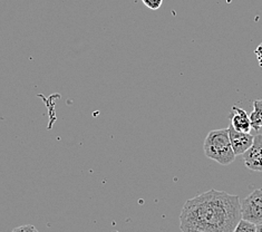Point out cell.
Segmentation results:
<instances>
[{
	"instance_id": "1",
	"label": "cell",
	"mask_w": 262,
	"mask_h": 232,
	"mask_svg": "<svg viewBox=\"0 0 262 232\" xmlns=\"http://www.w3.org/2000/svg\"><path fill=\"white\" fill-rule=\"evenodd\" d=\"M242 219L238 196L211 189L186 200L180 215L182 232H233Z\"/></svg>"
},
{
	"instance_id": "2",
	"label": "cell",
	"mask_w": 262,
	"mask_h": 232,
	"mask_svg": "<svg viewBox=\"0 0 262 232\" xmlns=\"http://www.w3.org/2000/svg\"><path fill=\"white\" fill-rule=\"evenodd\" d=\"M204 154L221 165H229L235 160V154L231 145L229 130L221 129L209 132L203 144Z\"/></svg>"
},
{
	"instance_id": "3",
	"label": "cell",
	"mask_w": 262,
	"mask_h": 232,
	"mask_svg": "<svg viewBox=\"0 0 262 232\" xmlns=\"http://www.w3.org/2000/svg\"><path fill=\"white\" fill-rule=\"evenodd\" d=\"M241 216L255 225L262 223V187L253 190L241 202Z\"/></svg>"
},
{
	"instance_id": "4",
	"label": "cell",
	"mask_w": 262,
	"mask_h": 232,
	"mask_svg": "<svg viewBox=\"0 0 262 232\" xmlns=\"http://www.w3.org/2000/svg\"><path fill=\"white\" fill-rule=\"evenodd\" d=\"M243 161L248 168L255 172H262V135L254 136L251 147L243 154Z\"/></svg>"
},
{
	"instance_id": "5",
	"label": "cell",
	"mask_w": 262,
	"mask_h": 232,
	"mask_svg": "<svg viewBox=\"0 0 262 232\" xmlns=\"http://www.w3.org/2000/svg\"><path fill=\"white\" fill-rule=\"evenodd\" d=\"M229 130V137L231 145H232L233 152L235 155H243L251 147L254 136L250 133H243V132L235 131L230 125Z\"/></svg>"
},
{
	"instance_id": "6",
	"label": "cell",
	"mask_w": 262,
	"mask_h": 232,
	"mask_svg": "<svg viewBox=\"0 0 262 232\" xmlns=\"http://www.w3.org/2000/svg\"><path fill=\"white\" fill-rule=\"evenodd\" d=\"M231 126L235 131L243 132V133H250L252 130L250 115L248 113L239 108V106H233L232 108V114H231Z\"/></svg>"
},
{
	"instance_id": "7",
	"label": "cell",
	"mask_w": 262,
	"mask_h": 232,
	"mask_svg": "<svg viewBox=\"0 0 262 232\" xmlns=\"http://www.w3.org/2000/svg\"><path fill=\"white\" fill-rule=\"evenodd\" d=\"M251 126L259 131L262 128V99H255L253 102V110L250 114Z\"/></svg>"
},
{
	"instance_id": "8",
	"label": "cell",
	"mask_w": 262,
	"mask_h": 232,
	"mask_svg": "<svg viewBox=\"0 0 262 232\" xmlns=\"http://www.w3.org/2000/svg\"><path fill=\"white\" fill-rule=\"evenodd\" d=\"M233 232H257V225L241 219Z\"/></svg>"
},
{
	"instance_id": "9",
	"label": "cell",
	"mask_w": 262,
	"mask_h": 232,
	"mask_svg": "<svg viewBox=\"0 0 262 232\" xmlns=\"http://www.w3.org/2000/svg\"><path fill=\"white\" fill-rule=\"evenodd\" d=\"M142 3L144 4L148 9L158 10L159 8H161L162 4H163V0H142Z\"/></svg>"
},
{
	"instance_id": "10",
	"label": "cell",
	"mask_w": 262,
	"mask_h": 232,
	"mask_svg": "<svg viewBox=\"0 0 262 232\" xmlns=\"http://www.w3.org/2000/svg\"><path fill=\"white\" fill-rule=\"evenodd\" d=\"M11 232H39V231L32 224H25V225H20V227L15 228Z\"/></svg>"
},
{
	"instance_id": "11",
	"label": "cell",
	"mask_w": 262,
	"mask_h": 232,
	"mask_svg": "<svg viewBox=\"0 0 262 232\" xmlns=\"http://www.w3.org/2000/svg\"><path fill=\"white\" fill-rule=\"evenodd\" d=\"M254 54H255V57H257V59H258L259 66L262 68V43L260 44V45L257 48H255Z\"/></svg>"
},
{
	"instance_id": "12",
	"label": "cell",
	"mask_w": 262,
	"mask_h": 232,
	"mask_svg": "<svg viewBox=\"0 0 262 232\" xmlns=\"http://www.w3.org/2000/svg\"><path fill=\"white\" fill-rule=\"evenodd\" d=\"M257 232H262V223L257 224Z\"/></svg>"
},
{
	"instance_id": "13",
	"label": "cell",
	"mask_w": 262,
	"mask_h": 232,
	"mask_svg": "<svg viewBox=\"0 0 262 232\" xmlns=\"http://www.w3.org/2000/svg\"><path fill=\"white\" fill-rule=\"evenodd\" d=\"M116 232H120V231H116Z\"/></svg>"
}]
</instances>
